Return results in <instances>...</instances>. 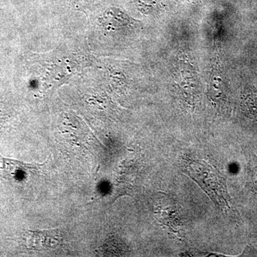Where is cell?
I'll return each instance as SVG.
<instances>
[{"label": "cell", "instance_id": "cell-1", "mask_svg": "<svg viewBox=\"0 0 257 257\" xmlns=\"http://www.w3.org/2000/svg\"><path fill=\"white\" fill-rule=\"evenodd\" d=\"M181 168L207 193L216 207L222 210L232 209L226 179L215 167L202 160H187L182 161Z\"/></svg>", "mask_w": 257, "mask_h": 257}, {"label": "cell", "instance_id": "cell-2", "mask_svg": "<svg viewBox=\"0 0 257 257\" xmlns=\"http://www.w3.org/2000/svg\"><path fill=\"white\" fill-rule=\"evenodd\" d=\"M60 231L57 230L30 231L27 234L28 247L37 251H45L55 248L61 241Z\"/></svg>", "mask_w": 257, "mask_h": 257}, {"label": "cell", "instance_id": "cell-3", "mask_svg": "<svg viewBox=\"0 0 257 257\" xmlns=\"http://www.w3.org/2000/svg\"><path fill=\"white\" fill-rule=\"evenodd\" d=\"M43 165H35V164H25L18 161L8 160L0 157V170L5 172V175L8 177H18V175H24L30 172L39 170Z\"/></svg>", "mask_w": 257, "mask_h": 257}, {"label": "cell", "instance_id": "cell-4", "mask_svg": "<svg viewBox=\"0 0 257 257\" xmlns=\"http://www.w3.org/2000/svg\"><path fill=\"white\" fill-rule=\"evenodd\" d=\"M246 104L251 110L257 114V92H252L246 97Z\"/></svg>", "mask_w": 257, "mask_h": 257}, {"label": "cell", "instance_id": "cell-5", "mask_svg": "<svg viewBox=\"0 0 257 257\" xmlns=\"http://www.w3.org/2000/svg\"><path fill=\"white\" fill-rule=\"evenodd\" d=\"M251 177H252L253 183L254 184L255 189L257 190V167L253 169Z\"/></svg>", "mask_w": 257, "mask_h": 257}]
</instances>
